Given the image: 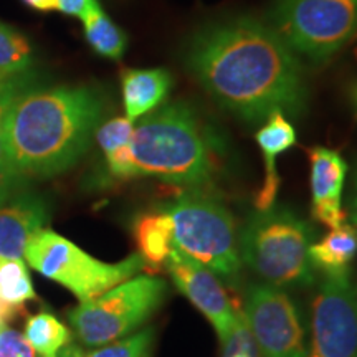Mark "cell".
Returning a JSON list of instances; mask_svg holds the SVG:
<instances>
[{
    "label": "cell",
    "instance_id": "cell-1",
    "mask_svg": "<svg viewBox=\"0 0 357 357\" xmlns=\"http://www.w3.org/2000/svg\"><path fill=\"white\" fill-rule=\"evenodd\" d=\"M185 65L222 108L248 123L298 114L305 105L300 61L271 25L234 17L189 40Z\"/></svg>",
    "mask_w": 357,
    "mask_h": 357
},
{
    "label": "cell",
    "instance_id": "cell-2",
    "mask_svg": "<svg viewBox=\"0 0 357 357\" xmlns=\"http://www.w3.org/2000/svg\"><path fill=\"white\" fill-rule=\"evenodd\" d=\"M105 109L106 98L93 84L22 89L3 119L15 172L26 182L68 171L88 151Z\"/></svg>",
    "mask_w": 357,
    "mask_h": 357
},
{
    "label": "cell",
    "instance_id": "cell-3",
    "mask_svg": "<svg viewBox=\"0 0 357 357\" xmlns=\"http://www.w3.org/2000/svg\"><path fill=\"white\" fill-rule=\"evenodd\" d=\"M131 178L158 177L200 187L213 172L212 147L197 114L185 102L155 109L134 126L129 142Z\"/></svg>",
    "mask_w": 357,
    "mask_h": 357
},
{
    "label": "cell",
    "instance_id": "cell-4",
    "mask_svg": "<svg viewBox=\"0 0 357 357\" xmlns=\"http://www.w3.org/2000/svg\"><path fill=\"white\" fill-rule=\"evenodd\" d=\"M312 238L314 230L306 220L288 208L270 207L250 217L238 250L242 260L270 284H312Z\"/></svg>",
    "mask_w": 357,
    "mask_h": 357
},
{
    "label": "cell",
    "instance_id": "cell-5",
    "mask_svg": "<svg viewBox=\"0 0 357 357\" xmlns=\"http://www.w3.org/2000/svg\"><path fill=\"white\" fill-rule=\"evenodd\" d=\"M172 220L174 247L213 275L231 280L240 260L235 222L229 208L200 187H189L164 207Z\"/></svg>",
    "mask_w": 357,
    "mask_h": 357
},
{
    "label": "cell",
    "instance_id": "cell-6",
    "mask_svg": "<svg viewBox=\"0 0 357 357\" xmlns=\"http://www.w3.org/2000/svg\"><path fill=\"white\" fill-rule=\"evenodd\" d=\"M24 258L45 278L56 281L73 293L79 303L95 300L146 268L139 253H132L123 261L106 263L48 229L33 235Z\"/></svg>",
    "mask_w": 357,
    "mask_h": 357
},
{
    "label": "cell",
    "instance_id": "cell-7",
    "mask_svg": "<svg viewBox=\"0 0 357 357\" xmlns=\"http://www.w3.org/2000/svg\"><path fill=\"white\" fill-rule=\"evenodd\" d=\"M166 296L167 283L162 278L132 276L95 300L79 303L68 312V319L83 346L101 347L136 331Z\"/></svg>",
    "mask_w": 357,
    "mask_h": 357
},
{
    "label": "cell",
    "instance_id": "cell-8",
    "mask_svg": "<svg viewBox=\"0 0 357 357\" xmlns=\"http://www.w3.org/2000/svg\"><path fill=\"white\" fill-rule=\"evenodd\" d=\"M271 22L293 52L324 61L357 33V0H275Z\"/></svg>",
    "mask_w": 357,
    "mask_h": 357
},
{
    "label": "cell",
    "instance_id": "cell-9",
    "mask_svg": "<svg viewBox=\"0 0 357 357\" xmlns=\"http://www.w3.org/2000/svg\"><path fill=\"white\" fill-rule=\"evenodd\" d=\"M305 357H357V294L349 273L324 275L311 303Z\"/></svg>",
    "mask_w": 357,
    "mask_h": 357
},
{
    "label": "cell",
    "instance_id": "cell-10",
    "mask_svg": "<svg viewBox=\"0 0 357 357\" xmlns=\"http://www.w3.org/2000/svg\"><path fill=\"white\" fill-rule=\"evenodd\" d=\"M245 319L261 357H305V326L294 301L275 284H253L245 301Z\"/></svg>",
    "mask_w": 357,
    "mask_h": 357
},
{
    "label": "cell",
    "instance_id": "cell-11",
    "mask_svg": "<svg viewBox=\"0 0 357 357\" xmlns=\"http://www.w3.org/2000/svg\"><path fill=\"white\" fill-rule=\"evenodd\" d=\"M167 270L184 296L211 321L222 344L234 331L238 311L234 310L225 289L208 268L200 265L177 247L167 258Z\"/></svg>",
    "mask_w": 357,
    "mask_h": 357
},
{
    "label": "cell",
    "instance_id": "cell-12",
    "mask_svg": "<svg viewBox=\"0 0 357 357\" xmlns=\"http://www.w3.org/2000/svg\"><path fill=\"white\" fill-rule=\"evenodd\" d=\"M48 218L47 200L26 187L0 205V258H24L26 245Z\"/></svg>",
    "mask_w": 357,
    "mask_h": 357
},
{
    "label": "cell",
    "instance_id": "cell-13",
    "mask_svg": "<svg viewBox=\"0 0 357 357\" xmlns=\"http://www.w3.org/2000/svg\"><path fill=\"white\" fill-rule=\"evenodd\" d=\"M312 215L329 229L344 225L347 215L342 212L341 197L347 164L336 151L326 147L310 149Z\"/></svg>",
    "mask_w": 357,
    "mask_h": 357
},
{
    "label": "cell",
    "instance_id": "cell-14",
    "mask_svg": "<svg viewBox=\"0 0 357 357\" xmlns=\"http://www.w3.org/2000/svg\"><path fill=\"white\" fill-rule=\"evenodd\" d=\"M257 142L260 146L265 162V178L261 189L255 197L257 211H266L273 207L278 194L280 177L276 174V158L288 151L296 142V131L284 114L275 113L266 119L265 126L257 132Z\"/></svg>",
    "mask_w": 357,
    "mask_h": 357
},
{
    "label": "cell",
    "instance_id": "cell-15",
    "mask_svg": "<svg viewBox=\"0 0 357 357\" xmlns=\"http://www.w3.org/2000/svg\"><path fill=\"white\" fill-rule=\"evenodd\" d=\"M121 83L126 118L134 123L164 101L172 86V77L164 68L126 70Z\"/></svg>",
    "mask_w": 357,
    "mask_h": 357
},
{
    "label": "cell",
    "instance_id": "cell-16",
    "mask_svg": "<svg viewBox=\"0 0 357 357\" xmlns=\"http://www.w3.org/2000/svg\"><path fill=\"white\" fill-rule=\"evenodd\" d=\"M132 231L146 266L159 268L167 263L174 248V231L171 215L164 208L141 213L134 222Z\"/></svg>",
    "mask_w": 357,
    "mask_h": 357
},
{
    "label": "cell",
    "instance_id": "cell-17",
    "mask_svg": "<svg viewBox=\"0 0 357 357\" xmlns=\"http://www.w3.org/2000/svg\"><path fill=\"white\" fill-rule=\"evenodd\" d=\"M357 253V227L344 225L333 229L323 240L310 247L312 265L321 268L324 275L347 273V266Z\"/></svg>",
    "mask_w": 357,
    "mask_h": 357
},
{
    "label": "cell",
    "instance_id": "cell-18",
    "mask_svg": "<svg viewBox=\"0 0 357 357\" xmlns=\"http://www.w3.org/2000/svg\"><path fill=\"white\" fill-rule=\"evenodd\" d=\"M84 38L98 55L119 60L128 47L126 33L102 12L100 3L83 17Z\"/></svg>",
    "mask_w": 357,
    "mask_h": 357
},
{
    "label": "cell",
    "instance_id": "cell-19",
    "mask_svg": "<svg viewBox=\"0 0 357 357\" xmlns=\"http://www.w3.org/2000/svg\"><path fill=\"white\" fill-rule=\"evenodd\" d=\"M33 65L35 55L29 38L0 22V78L30 77Z\"/></svg>",
    "mask_w": 357,
    "mask_h": 357
},
{
    "label": "cell",
    "instance_id": "cell-20",
    "mask_svg": "<svg viewBox=\"0 0 357 357\" xmlns=\"http://www.w3.org/2000/svg\"><path fill=\"white\" fill-rule=\"evenodd\" d=\"M24 336L40 357H56L70 342L68 328L52 312H37L25 323Z\"/></svg>",
    "mask_w": 357,
    "mask_h": 357
},
{
    "label": "cell",
    "instance_id": "cell-21",
    "mask_svg": "<svg viewBox=\"0 0 357 357\" xmlns=\"http://www.w3.org/2000/svg\"><path fill=\"white\" fill-rule=\"evenodd\" d=\"M33 82L32 77L22 78L10 86L0 91V205L6 204L12 195L25 189V181L13 169L10 159L7 155L6 139H3V119H6L7 109L15 95L22 89L30 86Z\"/></svg>",
    "mask_w": 357,
    "mask_h": 357
},
{
    "label": "cell",
    "instance_id": "cell-22",
    "mask_svg": "<svg viewBox=\"0 0 357 357\" xmlns=\"http://www.w3.org/2000/svg\"><path fill=\"white\" fill-rule=\"evenodd\" d=\"M35 298L37 294L24 258H0V301L17 310Z\"/></svg>",
    "mask_w": 357,
    "mask_h": 357
},
{
    "label": "cell",
    "instance_id": "cell-23",
    "mask_svg": "<svg viewBox=\"0 0 357 357\" xmlns=\"http://www.w3.org/2000/svg\"><path fill=\"white\" fill-rule=\"evenodd\" d=\"M154 342V329L147 328L131 336L118 339L111 344L96 347L84 357H151Z\"/></svg>",
    "mask_w": 357,
    "mask_h": 357
},
{
    "label": "cell",
    "instance_id": "cell-24",
    "mask_svg": "<svg viewBox=\"0 0 357 357\" xmlns=\"http://www.w3.org/2000/svg\"><path fill=\"white\" fill-rule=\"evenodd\" d=\"M132 132L134 123L129 121L126 116H124V118H113L109 121L100 124L95 132V137L102 153L108 155L124 146H129Z\"/></svg>",
    "mask_w": 357,
    "mask_h": 357
},
{
    "label": "cell",
    "instance_id": "cell-25",
    "mask_svg": "<svg viewBox=\"0 0 357 357\" xmlns=\"http://www.w3.org/2000/svg\"><path fill=\"white\" fill-rule=\"evenodd\" d=\"M0 357H37L24 334L17 329L0 326Z\"/></svg>",
    "mask_w": 357,
    "mask_h": 357
},
{
    "label": "cell",
    "instance_id": "cell-26",
    "mask_svg": "<svg viewBox=\"0 0 357 357\" xmlns=\"http://www.w3.org/2000/svg\"><path fill=\"white\" fill-rule=\"evenodd\" d=\"M98 6V0H56V10L70 17L83 19L93 7Z\"/></svg>",
    "mask_w": 357,
    "mask_h": 357
},
{
    "label": "cell",
    "instance_id": "cell-27",
    "mask_svg": "<svg viewBox=\"0 0 357 357\" xmlns=\"http://www.w3.org/2000/svg\"><path fill=\"white\" fill-rule=\"evenodd\" d=\"M22 2L40 12L56 10V0H22Z\"/></svg>",
    "mask_w": 357,
    "mask_h": 357
},
{
    "label": "cell",
    "instance_id": "cell-28",
    "mask_svg": "<svg viewBox=\"0 0 357 357\" xmlns=\"http://www.w3.org/2000/svg\"><path fill=\"white\" fill-rule=\"evenodd\" d=\"M349 218H351L352 225L357 227V174H356L354 190H352V199H351V205H349Z\"/></svg>",
    "mask_w": 357,
    "mask_h": 357
},
{
    "label": "cell",
    "instance_id": "cell-29",
    "mask_svg": "<svg viewBox=\"0 0 357 357\" xmlns=\"http://www.w3.org/2000/svg\"><path fill=\"white\" fill-rule=\"evenodd\" d=\"M56 357H84V354H83V351L79 349L78 346L66 344L63 349L58 352Z\"/></svg>",
    "mask_w": 357,
    "mask_h": 357
},
{
    "label": "cell",
    "instance_id": "cell-30",
    "mask_svg": "<svg viewBox=\"0 0 357 357\" xmlns=\"http://www.w3.org/2000/svg\"><path fill=\"white\" fill-rule=\"evenodd\" d=\"M30 77H32V75H30ZM22 78H26V77H20V78H10V79L0 78V91H2V89L8 88V86H10V84H13V83H15V82H19V79H22Z\"/></svg>",
    "mask_w": 357,
    "mask_h": 357
},
{
    "label": "cell",
    "instance_id": "cell-31",
    "mask_svg": "<svg viewBox=\"0 0 357 357\" xmlns=\"http://www.w3.org/2000/svg\"><path fill=\"white\" fill-rule=\"evenodd\" d=\"M352 98H354L356 105H357V84L354 86V89H352Z\"/></svg>",
    "mask_w": 357,
    "mask_h": 357
},
{
    "label": "cell",
    "instance_id": "cell-32",
    "mask_svg": "<svg viewBox=\"0 0 357 357\" xmlns=\"http://www.w3.org/2000/svg\"><path fill=\"white\" fill-rule=\"evenodd\" d=\"M225 357H247L245 354H230V356H225Z\"/></svg>",
    "mask_w": 357,
    "mask_h": 357
},
{
    "label": "cell",
    "instance_id": "cell-33",
    "mask_svg": "<svg viewBox=\"0 0 357 357\" xmlns=\"http://www.w3.org/2000/svg\"><path fill=\"white\" fill-rule=\"evenodd\" d=\"M3 324H7L6 321H3V318H2V312H0V326H3Z\"/></svg>",
    "mask_w": 357,
    "mask_h": 357
}]
</instances>
